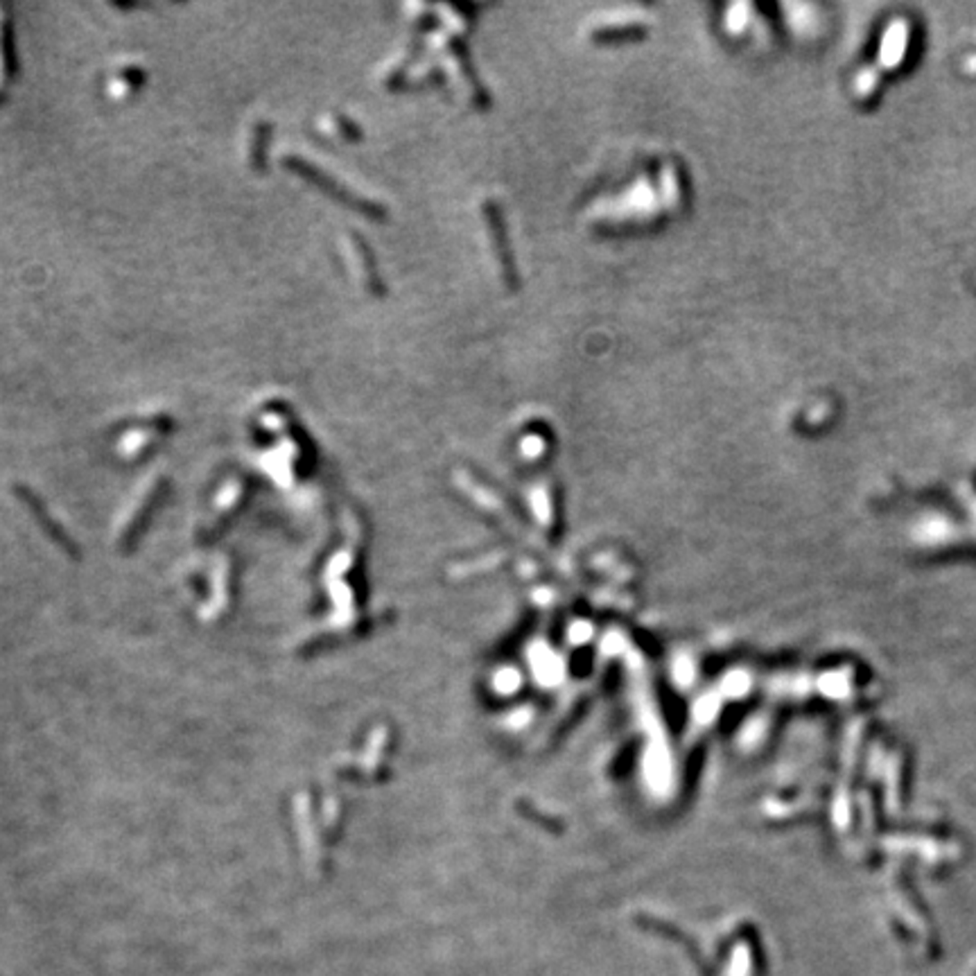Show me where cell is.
I'll return each mask as SVG.
<instances>
[{
    "mask_svg": "<svg viewBox=\"0 0 976 976\" xmlns=\"http://www.w3.org/2000/svg\"><path fill=\"white\" fill-rule=\"evenodd\" d=\"M281 160H283V166H285L287 170L294 172V175L301 176V179H306L308 184H312L316 190H321V193L332 194V197H335L337 201H341V204L365 209V204H362L357 197H353L349 190L341 188V185H337L335 179H332L331 175H325L321 168H316L312 160L303 159V156H299V154H285Z\"/></svg>",
    "mask_w": 976,
    "mask_h": 976,
    "instance_id": "1",
    "label": "cell"
},
{
    "mask_svg": "<svg viewBox=\"0 0 976 976\" xmlns=\"http://www.w3.org/2000/svg\"><path fill=\"white\" fill-rule=\"evenodd\" d=\"M170 425L172 422L166 414H163V416L159 414V418H150V421L138 422L136 428L125 432V437H122L120 441V450H125V455L127 452H138V455H143V450H150V447H154L160 439L166 437Z\"/></svg>",
    "mask_w": 976,
    "mask_h": 976,
    "instance_id": "2",
    "label": "cell"
},
{
    "mask_svg": "<svg viewBox=\"0 0 976 976\" xmlns=\"http://www.w3.org/2000/svg\"><path fill=\"white\" fill-rule=\"evenodd\" d=\"M346 258H349L350 269H353L355 276L360 278L362 285L369 287L371 291H378V274L373 269L371 253L365 242L355 238V234L346 235Z\"/></svg>",
    "mask_w": 976,
    "mask_h": 976,
    "instance_id": "3",
    "label": "cell"
},
{
    "mask_svg": "<svg viewBox=\"0 0 976 976\" xmlns=\"http://www.w3.org/2000/svg\"><path fill=\"white\" fill-rule=\"evenodd\" d=\"M272 134V127L265 120H256L249 125L247 141H244V152H247V166L253 172H260L267 168V141Z\"/></svg>",
    "mask_w": 976,
    "mask_h": 976,
    "instance_id": "4",
    "label": "cell"
},
{
    "mask_svg": "<svg viewBox=\"0 0 976 976\" xmlns=\"http://www.w3.org/2000/svg\"><path fill=\"white\" fill-rule=\"evenodd\" d=\"M145 78L147 75L136 66H122V69L113 70L111 78H109L107 93L111 97H118V100H125L127 95H132L143 86Z\"/></svg>",
    "mask_w": 976,
    "mask_h": 976,
    "instance_id": "5",
    "label": "cell"
},
{
    "mask_svg": "<svg viewBox=\"0 0 976 976\" xmlns=\"http://www.w3.org/2000/svg\"><path fill=\"white\" fill-rule=\"evenodd\" d=\"M14 79V53H12L10 16L0 7V93Z\"/></svg>",
    "mask_w": 976,
    "mask_h": 976,
    "instance_id": "6",
    "label": "cell"
},
{
    "mask_svg": "<svg viewBox=\"0 0 976 976\" xmlns=\"http://www.w3.org/2000/svg\"><path fill=\"white\" fill-rule=\"evenodd\" d=\"M349 127L353 125L344 116H340V113H325V116L319 118V132L324 136L332 138V141H346V138H350Z\"/></svg>",
    "mask_w": 976,
    "mask_h": 976,
    "instance_id": "7",
    "label": "cell"
}]
</instances>
